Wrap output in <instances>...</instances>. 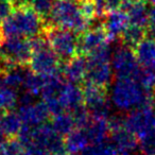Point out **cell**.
I'll use <instances>...</instances> for the list:
<instances>
[{"label": "cell", "mask_w": 155, "mask_h": 155, "mask_svg": "<svg viewBox=\"0 0 155 155\" xmlns=\"http://www.w3.org/2000/svg\"><path fill=\"white\" fill-rule=\"evenodd\" d=\"M153 112H154V116H155V105L153 106Z\"/></svg>", "instance_id": "obj_39"}, {"label": "cell", "mask_w": 155, "mask_h": 155, "mask_svg": "<svg viewBox=\"0 0 155 155\" xmlns=\"http://www.w3.org/2000/svg\"><path fill=\"white\" fill-rule=\"evenodd\" d=\"M74 1H80V0H74Z\"/></svg>", "instance_id": "obj_41"}, {"label": "cell", "mask_w": 155, "mask_h": 155, "mask_svg": "<svg viewBox=\"0 0 155 155\" xmlns=\"http://www.w3.org/2000/svg\"><path fill=\"white\" fill-rule=\"evenodd\" d=\"M112 68L116 78H134L140 68V65L131 47L118 46L112 52Z\"/></svg>", "instance_id": "obj_12"}, {"label": "cell", "mask_w": 155, "mask_h": 155, "mask_svg": "<svg viewBox=\"0 0 155 155\" xmlns=\"http://www.w3.org/2000/svg\"><path fill=\"white\" fill-rule=\"evenodd\" d=\"M93 3L95 5L96 10V17H102L106 13V8L104 0H93Z\"/></svg>", "instance_id": "obj_31"}, {"label": "cell", "mask_w": 155, "mask_h": 155, "mask_svg": "<svg viewBox=\"0 0 155 155\" xmlns=\"http://www.w3.org/2000/svg\"><path fill=\"white\" fill-rule=\"evenodd\" d=\"M46 38L60 60H69L79 50V36L77 33L67 29L50 27L46 31Z\"/></svg>", "instance_id": "obj_7"}, {"label": "cell", "mask_w": 155, "mask_h": 155, "mask_svg": "<svg viewBox=\"0 0 155 155\" xmlns=\"http://www.w3.org/2000/svg\"><path fill=\"white\" fill-rule=\"evenodd\" d=\"M69 155H83L82 152H78V153H70Z\"/></svg>", "instance_id": "obj_37"}, {"label": "cell", "mask_w": 155, "mask_h": 155, "mask_svg": "<svg viewBox=\"0 0 155 155\" xmlns=\"http://www.w3.org/2000/svg\"><path fill=\"white\" fill-rule=\"evenodd\" d=\"M120 37L122 38L123 45L135 48V46L146 37V29L129 25Z\"/></svg>", "instance_id": "obj_24"}, {"label": "cell", "mask_w": 155, "mask_h": 155, "mask_svg": "<svg viewBox=\"0 0 155 155\" xmlns=\"http://www.w3.org/2000/svg\"><path fill=\"white\" fill-rule=\"evenodd\" d=\"M80 129H82L85 132L89 140V144L107 140L108 134H110L108 119L103 118V117L94 116L91 114L87 122Z\"/></svg>", "instance_id": "obj_16"}, {"label": "cell", "mask_w": 155, "mask_h": 155, "mask_svg": "<svg viewBox=\"0 0 155 155\" xmlns=\"http://www.w3.org/2000/svg\"><path fill=\"white\" fill-rule=\"evenodd\" d=\"M123 1H124V0H104L106 11L110 12V11H114V10L119 9L120 7H122Z\"/></svg>", "instance_id": "obj_32"}, {"label": "cell", "mask_w": 155, "mask_h": 155, "mask_svg": "<svg viewBox=\"0 0 155 155\" xmlns=\"http://www.w3.org/2000/svg\"><path fill=\"white\" fill-rule=\"evenodd\" d=\"M65 149L69 153L83 152L87 146H89V140L85 132L80 127H74L69 134L65 136Z\"/></svg>", "instance_id": "obj_20"}, {"label": "cell", "mask_w": 155, "mask_h": 155, "mask_svg": "<svg viewBox=\"0 0 155 155\" xmlns=\"http://www.w3.org/2000/svg\"><path fill=\"white\" fill-rule=\"evenodd\" d=\"M5 61L13 65H29L32 56V45L30 38L26 37H5L1 39Z\"/></svg>", "instance_id": "obj_11"}, {"label": "cell", "mask_w": 155, "mask_h": 155, "mask_svg": "<svg viewBox=\"0 0 155 155\" xmlns=\"http://www.w3.org/2000/svg\"><path fill=\"white\" fill-rule=\"evenodd\" d=\"M130 22L124 10H114L110 11L104 19V30H105L110 41H115L122 35Z\"/></svg>", "instance_id": "obj_15"}, {"label": "cell", "mask_w": 155, "mask_h": 155, "mask_svg": "<svg viewBox=\"0 0 155 155\" xmlns=\"http://www.w3.org/2000/svg\"><path fill=\"white\" fill-rule=\"evenodd\" d=\"M149 27L151 31L155 32V2L151 3L149 8Z\"/></svg>", "instance_id": "obj_33"}, {"label": "cell", "mask_w": 155, "mask_h": 155, "mask_svg": "<svg viewBox=\"0 0 155 155\" xmlns=\"http://www.w3.org/2000/svg\"><path fill=\"white\" fill-rule=\"evenodd\" d=\"M87 69V60L83 54H75L67 60L63 68V77L68 82L79 84L85 80Z\"/></svg>", "instance_id": "obj_17"}, {"label": "cell", "mask_w": 155, "mask_h": 155, "mask_svg": "<svg viewBox=\"0 0 155 155\" xmlns=\"http://www.w3.org/2000/svg\"><path fill=\"white\" fill-rule=\"evenodd\" d=\"M133 79L138 81L144 88L153 91V88H155V68H144L140 66Z\"/></svg>", "instance_id": "obj_26"}, {"label": "cell", "mask_w": 155, "mask_h": 155, "mask_svg": "<svg viewBox=\"0 0 155 155\" xmlns=\"http://www.w3.org/2000/svg\"><path fill=\"white\" fill-rule=\"evenodd\" d=\"M11 1H18V0H11ZM22 3H24V2H22Z\"/></svg>", "instance_id": "obj_40"}, {"label": "cell", "mask_w": 155, "mask_h": 155, "mask_svg": "<svg viewBox=\"0 0 155 155\" xmlns=\"http://www.w3.org/2000/svg\"><path fill=\"white\" fill-rule=\"evenodd\" d=\"M51 127L54 129V131L61 136H66L75 127V121L72 114L69 112H61L58 114L52 115Z\"/></svg>", "instance_id": "obj_22"}, {"label": "cell", "mask_w": 155, "mask_h": 155, "mask_svg": "<svg viewBox=\"0 0 155 155\" xmlns=\"http://www.w3.org/2000/svg\"><path fill=\"white\" fill-rule=\"evenodd\" d=\"M83 91L75 83L65 82L60 89L53 103L47 106L50 114L55 115L61 112L72 113L83 105Z\"/></svg>", "instance_id": "obj_9"}, {"label": "cell", "mask_w": 155, "mask_h": 155, "mask_svg": "<svg viewBox=\"0 0 155 155\" xmlns=\"http://www.w3.org/2000/svg\"><path fill=\"white\" fill-rule=\"evenodd\" d=\"M110 43L103 27H95L93 29H87L79 37V51L82 54L89 55L108 46Z\"/></svg>", "instance_id": "obj_14"}, {"label": "cell", "mask_w": 155, "mask_h": 155, "mask_svg": "<svg viewBox=\"0 0 155 155\" xmlns=\"http://www.w3.org/2000/svg\"><path fill=\"white\" fill-rule=\"evenodd\" d=\"M134 52L140 66L155 68V39L153 37H144L135 46Z\"/></svg>", "instance_id": "obj_19"}, {"label": "cell", "mask_w": 155, "mask_h": 155, "mask_svg": "<svg viewBox=\"0 0 155 155\" xmlns=\"http://www.w3.org/2000/svg\"><path fill=\"white\" fill-rule=\"evenodd\" d=\"M43 86H44V77L33 72L30 69L26 77V80H25L24 86H22L21 91L22 94L28 95L35 99L36 97L41 96V91H43Z\"/></svg>", "instance_id": "obj_23"}, {"label": "cell", "mask_w": 155, "mask_h": 155, "mask_svg": "<svg viewBox=\"0 0 155 155\" xmlns=\"http://www.w3.org/2000/svg\"><path fill=\"white\" fill-rule=\"evenodd\" d=\"M21 155H32V154H30V153H29L28 152V151H26V149H25V152L24 153H22V154Z\"/></svg>", "instance_id": "obj_38"}, {"label": "cell", "mask_w": 155, "mask_h": 155, "mask_svg": "<svg viewBox=\"0 0 155 155\" xmlns=\"http://www.w3.org/2000/svg\"><path fill=\"white\" fill-rule=\"evenodd\" d=\"M18 91L10 87L2 78H0V112H8L16 107L18 105Z\"/></svg>", "instance_id": "obj_21"}, {"label": "cell", "mask_w": 155, "mask_h": 155, "mask_svg": "<svg viewBox=\"0 0 155 155\" xmlns=\"http://www.w3.org/2000/svg\"><path fill=\"white\" fill-rule=\"evenodd\" d=\"M117 152L110 140H104L97 143H91L83 151V155H113Z\"/></svg>", "instance_id": "obj_25"}, {"label": "cell", "mask_w": 155, "mask_h": 155, "mask_svg": "<svg viewBox=\"0 0 155 155\" xmlns=\"http://www.w3.org/2000/svg\"><path fill=\"white\" fill-rule=\"evenodd\" d=\"M18 139L25 149L44 154L62 155L66 151L63 136L56 133L51 124L47 123L36 127L24 125L18 134Z\"/></svg>", "instance_id": "obj_3"}, {"label": "cell", "mask_w": 155, "mask_h": 155, "mask_svg": "<svg viewBox=\"0 0 155 155\" xmlns=\"http://www.w3.org/2000/svg\"><path fill=\"white\" fill-rule=\"evenodd\" d=\"M48 17L53 27L82 34L88 29L91 20L83 14L80 3L74 0H55Z\"/></svg>", "instance_id": "obj_4"}, {"label": "cell", "mask_w": 155, "mask_h": 155, "mask_svg": "<svg viewBox=\"0 0 155 155\" xmlns=\"http://www.w3.org/2000/svg\"><path fill=\"white\" fill-rule=\"evenodd\" d=\"M113 155H134L132 152H115Z\"/></svg>", "instance_id": "obj_35"}, {"label": "cell", "mask_w": 155, "mask_h": 155, "mask_svg": "<svg viewBox=\"0 0 155 155\" xmlns=\"http://www.w3.org/2000/svg\"><path fill=\"white\" fill-rule=\"evenodd\" d=\"M82 91L83 102L91 115L106 119L112 116V104L105 87L86 82Z\"/></svg>", "instance_id": "obj_8"}, {"label": "cell", "mask_w": 155, "mask_h": 155, "mask_svg": "<svg viewBox=\"0 0 155 155\" xmlns=\"http://www.w3.org/2000/svg\"><path fill=\"white\" fill-rule=\"evenodd\" d=\"M30 41L33 49L29 62L31 70L43 77L60 72L61 60L51 49L46 36L38 34L30 38Z\"/></svg>", "instance_id": "obj_5"}, {"label": "cell", "mask_w": 155, "mask_h": 155, "mask_svg": "<svg viewBox=\"0 0 155 155\" xmlns=\"http://www.w3.org/2000/svg\"><path fill=\"white\" fill-rule=\"evenodd\" d=\"M138 147L141 155H155V129L139 138Z\"/></svg>", "instance_id": "obj_27"}, {"label": "cell", "mask_w": 155, "mask_h": 155, "mask_svg": "<svg viewBox=\"0 0 155 155\" xmlns=\"http://www.w3.org/2000/svg\"><path fill=\"white\" fill-rule=\"evenodd\" d=\"M123 124L137 138L153 131L155 129V116L152 104H147L129 112L123 119Z\"/></svg>", "instance_id": "obj_10"}, {"label": "cell", "mask_w": 155, "mask_h": 155, "mask_svg": "<svg viewBox=\"0 0 155 155\" xmlns=\"http://www.w3.org/2000/svg\"><path fill=\"white\" fill-rule=\"evenodd\" d=\"M55 0H22L24 5H28L43 17L48 16Z\"/></svg>", "instance_id": "obj_28"}, {"label": "cell", "mask_w": 155, "mask_h": 155, "mask_svg": "<svg viewBox=\"0 0 155 155\" xmlns=\"http://www.w3.org/2000/svg\"><path fill=\"white\" fill-rule=\"evenodd\" d=\"M124 12L127 13L130 25L140 28H144L149 25V8L143 1L135 2H123Z\"/></svg>", "instance_id": "obj_18"}, {"label": "cell", "mask_w": 155, "mask_h": 155, "mask_svg": "<svg viewBox=\"0 0 155 155\" xmlns=\"http://www.w3.org/2000/svg\"><path fill=\"white\" fill-rule=\"evenodd\" d=\"M110 58H112V50L110 45L87 55L85 81L106 88L112 83L114 75Z\"/></svg>", "instance_id": "obj_6"}, {"label": "cell", "mask_w": 155, "mask_h": 155, "mask_svg": "<svg viewBox=\"0 0 155 155\" xmlns=\"http://www.w3.org/2000/svg\"><path fill=\"white\" fill-rule=\"evenodd\" d=\"M18 115L20 116L24 125L36 127L47 122L50 114L44 101H31L28 103L18 104Z\"/></svg>", "instance_id": "obj_13"}, {"label": "cell", "mask_w": 155, "mask_h": 155, "mask_svg": "<svg viewBox=\"0 0 155 155\" xmlns=\"http://www.w3.org/2000/svg\"><path fill=\"white\" fill-rule=\"evenodd\" d=\"M110 104L120 112L129 113L140 106L152 104V91L144 88L133 78H117L110 91Z\"/></svg>", "instance_id": "obj_1"}, {"label": "cell", "mask_w": 155, "mask_h": 155, "mask_svg": "<svg viewBox=\"0 0 155 155\" xmlns=\"http://www.w3.org/2000/svg\"><path fill=\"white\" fill-rule=\"evenodd\" d=\"M14 5L11 0H0V24L13 12Z\"/></svg>", "instance_id": "obj_30"}, {"label": "cell", "mask_w": 155, "mask_h": 155, "mask_svg": "<svg viewBox=\"0 0 155 155\" xmlns=\"http://www.w3.org/2000/svg\"><path fill=\"white\" fill-rule=\"evenodd\" d=\"M80 8L82 10L85 17H87L89 20H91L94 17H96V10L95 5L93 3V0H80Z\"/></svg>", "instance_id": "obj_29"}, {"label": "cell", "mask_w": 155, "mask_h": 155, "mask_svg": "<svg viewBox=\"0 0 155 155\" xmlns=\"http://www.w3.org/2000/svg\"><path fill=\"white\" fill-rule=\"evenodd\" d=\"M44 24L43 16L35 10L28 5H20L0 24V36L32 38L45 30Z\"/></svg>", "instance_id": "obj_2"}, {"label": "cell", "mask_w": 155, "mask_h": 155, "mask_svg": "<svg viewBox=\"0 0 155 155\" xmlns=\"http://www.w3.org/2000/svg\"><path fill=\"white\" fill-rule=\"evenodd\" d=\"M135 1H143V0H124L123 2H135Z\"/></svg>", "instance_id": "obj_36"}, {"label": "cell", "mask_w": 155, "mask_h": 155, "mask_svg": "<svg viewBox=\"0 0 155 155\" xmlns=\"http://www.w3.org/2000/svg\"><path fill=\"white\" fill-rule=\"evenodd\" d=\"M0 155H8L5 147V140L2 138H0Z\"/></svg>", "instance_id": "obj_34"}]
</instances>
